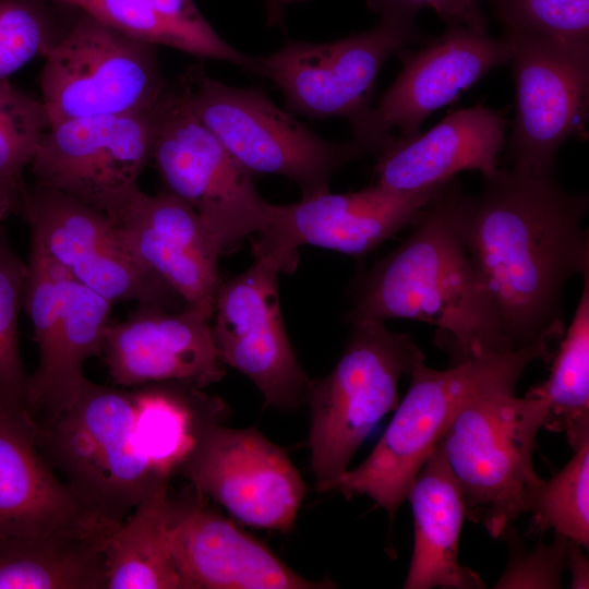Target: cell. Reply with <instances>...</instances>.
<instances>
[{
  "mask_svg": "<svg viewBox=\"0 0 589 589\" xmlns=\"http://www.w3.org/2000/svg\"><path fill=\"white\" fill-rule=\"evenodd\" d=\"M479 196L461 192L459 232L514 349L565 333L562 293L589 274V201L553 176L510 168L483 177Z\"/></svg>",
  "mask_w": 589,
  "mask_h": 589,
  "instance_id": "1",
  "label": "cell"
},
{
  "mask_svg": "<svg viewBox=\"0 0 589 589\" xmlns=\"http://www.w3.org/2000/svg\"><path fill=\"white\" fill-rule=\"evenodd\" d=\"M455 178L426 204L406 240L353 286L349 323L389 318L425 322L452 365L514 349L458 228Z\"/></svg>",
  "mask_w": 589,
  "mask_h": 589,
  "instance_id": "2",
  "label": "cell"
},
{
  "mask_svg": "<svg viewBox=\"0 0 589 589\" xmlns=\"http://www.w3.org/2000/svg\"><path fill=\"white\" fill-rule=\"evenodd\" d=\"M556 340L545 336L526 347L474 358L446 370L426 366L424 360L416 362L410 386L382 437L363 462L338 478L334 489L347 498L369 496L392 522L413 478L460 408L489 390L516 388L533 361L552 360Z\"/></svg>",
  "mask_w": 589,
  "mask_h": 589,
  "instance_id": "3",
  "label": "cell"
},
{
  "mask_svg": "<svg viewBox=\"0 0 589 589\" xmlns=\"http://www.w3.org/2000/svg\"><path fill=\"white\" fill-rule=\"evenodd\" d=\"M36 443L50 467L111 529L170 481L137 445L133 388L86 378L56 417L36 420Z\"/></svg>",
  "mask_w": 589,
  "mask_h": 589,
  "instance_id": "4",
  "label": "cell"
},
{
  "mask_svg": "<svg viewBox=\"0 0 589 589\" xmlns=\"http://www.w3.org/2000/svg\"><path fill=\"white\" fill-rule=\"evenodd\" d=\"M545 414L543 400L496 388L465 404L440 441L462 490L466 517L494 539L529 513L544 482L533 452Z\"/></svg>",
  "mask_w": 589,
  "mask_h": 589,
  "instance_id": "5",
  "label": "cell"
},
{
  "mask_svg": "<svg viewBox=\"0 0 589 589\" xmlns=\"http://www.w3.org/2000/svg\"><path fill=\"white\" fill-rule=\"evenodd\" d=\"M352 327L332 372L312 381L309 447L320 492L338 478L374 425L397 404V385L424 354L408 334L363 320Z\"/></svg>",
  "mask_w": 589,
  "mask_h": 589,
  "instance_id": "6",
  "label": "cell"
},
{
  "mask_svg": "<svg viewBox=\"0 0 589 589\" xmlns=\"http://www.w3.org/2000/svg\"><path fill=\"white\" fill-rule=\"evenodd\" d=\"M194 116L252 175H280L302 197L328 191L329 180L364 149L354 141H326L254 87L212 79L203 68L187 70L178 83Z\"/></svg>",
  "mask_w": 589,
  "mask_h": 589,
  "instance_id": "7",
  "label": "cell"
},
{
  "mask_svg": "<svg viewBox=\"0 0 589 589\" xmlns=\"http://www.w3.org/2000/svg\"><path fill=\"white\" fill-rule=\"evenodd\" d=\"M369 7L380 15L369 31L327 43L290 39L272 55L257 57V76L275 84L291 113L342 117L351 125L371 108L388 58L429 40L417 28L418 10L393 0H369Z\"/></svg>",
  "mask_w": 589,
  "mask_h": 589,
  "instance_id": "8",
  "label": "cell"
},
{
  "mask_svg": "<svg viewBox=\"0 0 589 589\" xmlns=\"http://www.w3.org/2000/svg\"><path fill=\"white\" fill-rule=\"evenodd\" d=\"M152 159L166 191L191 207L223 252L271 221L273 204L248 171L194 116L178 85L154 107Z\"/></svg>",
  "mask_w": 589,
  "mask_h": 589,
  "instance_id": "9",
  "label": "cell"
},
{
  "mask_svg": "<svg viewBox=\"0 0 589 589\" xmlns=\"http://www.w3.org/2000/svg\"><path fill=\"white\" fill-rule=\"evenodd\" d=\"M76 12L40 72L41 101L50 125L152 109L168 84L156 46Z\"/></svg>",
  "mask_w": 589,
  "mask_h": 589,
  "instance_id": "10",
  "label": "cell"
},
{
  "mask_svg": "<svg viewBox=\"0 0 589 589\" xmlns=\"http://www.w3.org/2000/svg\"><path fill=\"white\" fill-rule=\"evenodd\" d=\"M154 107L51 124L28 168L35 183L74 196L116 223L141 192L137 180L152 159Z\"/></svg>",
  "mask_w": 589,
  "mask_h": 589,
  "instance_id": "11",
  "label": "cell"
},
{
  "mask_svg": "<svg viewBox=\"0 0 589 589\" xmlns=\"http://www.w3.org/2000/svg\"><path fill=\"white\" fill-rule=\"evenodd\" d=\"M516 84L515 125L508 141L512 168L553 176L569 137L587 140L589 43L505 32Z\"/></svg>",
  "mask_w": 589,
  "mask_h": 589,
  "instance_id": "12",
  "label": "cell"
},
{
  "mask_svg": "<svg viewBox=\"0 0 589 589\" xmlns=\"http://www.w3.org/2000/svg\"><path fill=\"white\" fill-rule=\"evenodd\" d=\"M207 423L179 467L191 485L239 521L288 532L306 485L289 456L256 428Z\"/></svg>",
  "mask_w": 589,
  "mask_h": 589,
  "instance_id": "13",
  "label": "cell"
},
{
  "mask_svg": "<svg viewBox=\"0 0 589 589\" xmlns=\"http://www.w3.org/2000/svg\"><path fill=\"white\" fill-rule=\"evenodd\" d=\"M20 215L31 241L111 303L136 301L168 310L180 299L132 256L116 223L85 202L34 182L26 187Z\"/></svg>",
  "mask_w": 589,
  "mask_h": 589,
  "instance_id": "14",
  "label": "cell"
},
{
  "mask_svg": "<svg viewBox=\"0 0 589 589\" xmlns=\"http://www.w3.org/2000/svg\"><path fill=\"white\" fill-rule=\"evenodd\" d=\"M448 181L412 192L376 183L357 192L328 190L292 204H273L269 224L252 244L254 260L292 273L301 245L364 256L411 225Z\"/></svg>",
  "mask_w": 589,
  "mask_h": 589,
  "instance_id": "15",
  "label": "cell"
},
{
  "mask_svg": "<svg viewBox=\"0 0 589 589\" xmlns=\"http://www.w3.org/2000/svg\"><path fill=\"white\" fill-rule=\"evenodd\" d=\"M510 46L465 25H449L417 51L400 52L402 69L374 108L350 125L353 141L364 151L382 152L398 137L420 133L433 111L452 103L490 70L508 63Z\"/></svg>",
  "mask_w": 589,
  "mask_h": 589,
  "instance_id": "16",
  "label": "cell"
},
{
  "mask_svg": "<svg viewBox=\"0 0 589 589\" xmlns=\"http://www.w3.org/2000/svg\"><path fill=\"white\" fill-rule=\"evenodd\" d=\"M278 274L272 263L254 260L223 283L211 326L224 364L249 377L267 405L288 411L308 404L313 380L299 363L284 325Z\"/></svg>",
  "mask_w": 589,
  "mask_h": 589,
  "instance_id": "17",
  "label": "cell"
},
{
  "mask_svg": "<svg viewBox=\"0 0 589 589\" xmlns=\"http://www.w3.org/2000/svg\"><path fill=\"white\" fill-rule=\"evenodd\" d=\"M168 541L185 589H328L291 569L266 544L191 490L168 496Z\"/></svg>",
  "mask_w": 589,
  "mask_h": 589,
  "instance_id": "18",
  "label": "cell"
},
{
  "mask_svg": "<svg viewBox=\"0 0 589 589\" xmlns=\"http://www.w3.org/2000/svg\"><path fill=\"white\" fill-rule=\"evenodd\" d=\"M211 321L196 309L169 312L139 304L128 318L110 323L106 329L101 356L112 383L133 388L183 382L204 388L220 381L225 364Z\"/></svg>",
  "mask_w": 589,
  "mask_h": 589,
  "instance_id": "19",
  "label": "cell"
},
{
  "mask_svg": "<svg viewBox=\"0 0 589 589\" xmlns=\"http://www.w3.org/2000/svg\"><path fill=\"white\" fill-rule=\"evenodd\" d=\"M132 256L167 285L185 308L213 316L223 284V249L197 214L167 191H142L116 221Z\"/></svg>",
  "mask_w": 589,
  "mask_h": 589,
  "instance_id": "20",
  "label": "cell"
},
{
  "mask_svg": "<svg viewBox=\"0 0 589 589\" xmlns=\"http://www.w3.org/2000/svg\"><path fill=\"white\" fill-rule=\"evenodd\" d=\"M113 529L60 480L36 443V420L0 416V538L81 537Z\"/></svg>",
  "mask_w": 589,
  "mask_h": 589,
  "instance_id": "21",
  "label": "cell"
},
{
  "mask_svg": "<svg viewBox=\"0 0 589 589\" xmlns=\"http://www.w3.org/2000/svg\"><path fill=\"white\" fill-rule=\"evenodd\" d=\"M504 117L481 105L445 117L424 134L394 137L374 167L377 184L412 192L446 182L457 172L497 170L505 144Z\"/></svg>",
  "mask_w": 589,
  "mask_h": 589,
  "instance_id": "22",
  "label": "cell"
},
{
  "mask_svg": "<svg viewBox=\"0 0 589 589\" xmlns=\"http://www.w3.org/2000/svg\"><path fill=\"white\" fill-rule=\"evenodd\" d=\"M406 498L412 508L414 542L404 588H484L480 575L458 562L466 504L440 443L413 478Z\"/></svg>",
  "mask_w": 589,
  "mask_h": 589,
  "instance_id": "23",
  "label": "cell"
},
{
  "mask_svg": "<svg viewBox=\"0 0 589 589\" xmlns=\"http://www.w3.org/2000/svg\"><path fill=\"white\" fill-rule=\"evenodd\" d=\"M112 304L64 271L61 312L49 359L27 380V406L34 418L40 413L37 420H49L74 398L86 380L85 361L101 356Z\"/></svg>",
  "mask_w": 589,
  "mask_h": 589,
  "instance_id": "24",
  "label": "cell"
},
{
  "mask_svg": "<svg viewBox=\"0 0 589 589\" xmlns=\"http://www.w3.org/2000/svg\"><path fill=\"white\" fill-rule=\"evenodd\" d=\"M87 13L151 45L230 62L257 75V57L229 45L211 26L193 0H52Z\"/></svg>",
  "mask_w": 589,
  "mask_h": 589,
  "instance_id": "25",
  "label": "cell"
},
{
  "mask_svg": "<svg viewBox=\"0 0 589 589\" xmlns=\"http://www.w3.org/2000/svg\"><path fill=\"white\" fill-rule=\"evenodd\" d=\"M201 389L183 382L133 387L135 438L160 477L171 479L202 429L227 417V405Z\"/></svg>",
  "mask_w": 589,
  "mask_h": 589,
  "instance_id": "26",
  "label": "cell"
},
{
  "mask_svg": "<svg viewBox=\"0 0 589 589\" xmlns=\"http://www.w3.org/2000/svg\"><path fill=\"white\" fill-rule=\"evenodd\" d=\"M168 485L104 539L106 589H185L168 541Z\"/></svg>",
  "mask_w": 589,
  "mask_h": 589,
  "instance_id": "27",
  "label": "cell"
},
{
  "mask_svg": "<svg viewBox=\"0 0 589 589\" xmlns=\"http://www.w3.org/2000/svg\"><path fill=\"white\" fill-rule=\"evenodd\" d=\"M104 540L0 538V589H106Z\"/></svg>",
  "mask_w": 589,
  "mask_h": 589,
  "instance_id": "28",
  "label": "cell"
},
{
  "mask_svg": "<svg viewBox=\"0 0 589 589\" xmlns=\"http://www.w3.org/2000/svg\"><path fill=\"white\" fill-rule=\"evenodd\" d=\"M573 320L552 358L546 381L526 396L546 404L543 426L565 433L572 449L589 441V274Z\"/></svg>",
  "mask_w": 589,
  "mask_h": 589,
  "instance_id": "29",
  "label": "cell"
},
{
  "mask_svg": "<svg viewBox=\"0 0 589 589\" xmlns=\"http://www.w3.org/2000/svg\"><path fill=\"white\" fill-rule=\"evenodd\" d=\"M49 128L41 100L0 80V220L21 214L24 173Z\"/></svg>",
  "mask_w": 589,
  "mask_h": 589,
  "instance_id": "30",
  "label": "cell"
},
{
  "mask_svg": "<svg viewBox=\"0 0 589 589\" xmlns=\"http://www.w3.org/2000/svg\"><path fill=\"white\" fill-rule=\"evenodd\" d=\"M26 263L13 250L0 220V416L33 417L27 380L19 348V314L23 305Z\"/></svg>",
  "mask_w": 589,
  "mask_h": 589,
  "instance_id": "31",
  "label": "cell"
},
{
  "mask_svg": "<svg viewBox=\"0 0 589 589\" xmlns=\"http://www.w3.org/2000/svg\"><path fill=\"white\" fill-rule=\"evenodd\" d=\"M573 457L544 480L530 510V533L553 530L589 548V441L573 448Z\"/></svg>",
  "mask_w": 589,
  "mask_h": 589,
  "instance_id": "32",
  "label": "cell"
},
{
  "mask_svg": "<svg viewBox=\"0 0 589 589\" xmlns=\"http://www.w3.org/2000/svg\"><path fill=\"white\" fill-rule=\"evenodd\" d=\"M52 0H0V80L37 56L46 57L65 34Z\"/></svg>",
  "mask_w": 589,
  "mask_h": 589,
  "instance_id": "33",
  "label": "cell"
},
{
  "mask_svg": "<svg viewBox=\"0 0 589 589\" xmlns=\"http://www.w3.org/2000/svg\"><path fill=\"white\" fill-rule=\"evenodd\" d=\"M505 32L589 43V0H491Z\"/></svg>",
  "mask_w": 589,
  "mask_h": 589,
  "instance_id": "34",
  "label": "cell"
},
{
  "mask_svg": "<svg viewBox=\"0 0 589 589\" xmlns=\"http://www.w3.org/2000/svg\"><path fill=\"white\" fill-rule=\"evenodd\" d=\"M503 538L507 540L509 555L505 570L495 584L497 589H557L562 588V574L566 569L569 539L554 533L551 544L542 542L527 550L509 526Z\"/></svg>",
  "mask_w": 589,
  "mask_h": 589,
  "instance_id": "35",
  "label": "cell"
},
{
  "mask_svg": "<svg viewBox=\"0 0 589 589\" xmlns=\"http://www.w3.org/2000/svg\"><path fill=\"white\" fill-rule=\"evenodd\" d=\"M292 3L305 0H291ZM411 7L416 10L422 8L433 9L437 15L449 25H465L478 31H485L488 22L482 13L484 0H393Z\"/></svg>",
  "mask_w": 589,
  "mask_h": 589,
  "instance_id": "36",
  "label": "cell"
},
{
  "mask_svg": "<svg viewBox=\"0 0 589 589\" xmlns=\"http://www.w3.org/2000/svg\"><path fill=\"white\" fill-rule=\"evenodd\" d=\"M580 544L569 540L566 569L570 574V588L588 589L589 588V563Z\"/></svg>",
  "mask_w": 589,
  "mask_h": 589,
  "instance_id": "37",
  "label": "cell"
},
{
  "mask_svg": "<svg viewBox=\"0 0 589 589\" xmlns=\"http://www.w3.org/2000/svg\"><path fill=\"white\" fill-rule=\"evenodd\" d=\"M267 15V23L271 26L284 25V12L286 5L292 3L291 0H264Z\"/></svg>",
  "mask_w": 589,
  "mask_h": 589,
  "instance_id": "38",
  "label": "cell"
}]
</instances>
